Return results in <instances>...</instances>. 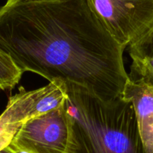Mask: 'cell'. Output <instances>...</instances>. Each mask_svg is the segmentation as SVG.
Masks as SVG:
<instances>
[{
    "instance_id": "6da1fadb",
    "label": "cell",
    "mask_w": 153,
    "mask_h": 153,
    "mask_svg": "<svg viewBox=\"0 0 153 153\" xmlns=\"http://www.w3.org/2000/svg\"><path fill=\"white\" fill-rule=\"evenodd\" d=\"M0 48L23 73L76 84L105 102L122 97L129 79L126 48L86 0H7L0 7Z\"/></svg>"
},
{
    "instance_id": "52a82bcc",
    "label": "cell",
    "mask_w": 153,
    "mask_h": 153,
    "mask_svg": "<svg viewBox=\"0 0 153 153\" xmlns=\"http://www.w3.org/2000/svg\"><path fill=\"white\" fill-rule=\"evenodd\" d=\"M23 72L11 57L0 48V89L11 90L19 83Z\"/></svg>"
},
{
    "instance_id": "3957f363",
    "label": "cell",
    "mask_w": 153,
    "mask_h": 153,
    "mask_svg": "<svg viewBox=\"0 0 153 153\" xmlns=\"http://www.w3.org/2000/svg\"><path fill=\"white\" fill-rule=\"evenodd\" d=\"M111 35L123 47L153 30V0H86Z\"/></svg>"
},
{
    "instance_id": "5b68a950",
    "label": "cell",
    "mask_w": 153,
    "mask_h": 153,
    "mask_svg": "<svg viewBox=\"0 0 153 153\" xmlns=\"http://www.w3.org/2000/svg\"><path fill=\"white\" fill-rule=\"evenodd\" d=\"M59 102V95L51 83L31 91L20 87L0 115V152L11 143L27 120L56 108Z\"/></svg>"
},
{
    "instance_id": "ba28073f",
    "label": "cell",
    "mask_w": 153,
    "mask_h": 153,
    "mask_svg": "<svg viewBox=\"0 0 153 153\" xmlns=\"http://www.w3.org/2000/svg\"><path fill=\"white\" fill-rule=\"evenodd\" d=\"M130 79H140L147 85L153 87V57L140 58L131 56Z\"/></svg>"
},
{
    "instance_id": "30bf717a",
    "label": "cell",
    "mask_w": 153,
    "mask_h": 153,
    "mask_svg": "<svg viewBox=\"0 0 153 153\" xmlns=\"http://www.w3.org/2000/svg\"><path fill=\"white\" fill-rule=\"evenodd\" d=\"M16 1H22V2H43V1H56V0H16Z\"/></svg>"
},
{
    "instance_id": "8fae6325",
    "label": "cell",
    "mask_w": 153,
    "mask_h": 153,
    "mask_svg": "<svg viewBox=\"0 0 153 153\" xmlns=\"http://www.w3.org/2000/svg\"><path fill=\"white\" fill-rule=\"evenodd\" d=\"M0 153H13V152H12L10 150V149H9V148L7 146V147L4 148V149H2V150L0 152Z\"/></svg>"
},
{
    "instance_id": "7a4b0ae2",
    "label": "cell",
    "mask_w": 153,
    "mask_h": 153,
    "mask_svg": "<svg viewBox=\"0 0 153 153\" xmlns=\"http://www.w3.org/2000/svg\"><path fill=\"white\" fill-rule=\"evenodd\" d=\"M65 85L70 121L67 153H146L130 102L123 97L105 102L79 85Z\"/></svg>"
},
{
    "instance_id": "9c48e42d",
    "label": "cell",
    "mask_w": 153,
    "mask_h": 153,
    "mask_svg": "<svg viewBox=\"0 0 153 153\" xmlns=\"http://www.w3.org/2000/svg\"><path fill=\"white\" fill-rule=\"evenodd\" d=\"M130 56L140 58H151L153 57V30L147 35L128 46Z\"/></svg>"
},
{
    "instance_id": "277c9868",
    "label": "cell",
    "mask_w": 153,
    "mask_h": 153,
    "mask_svg": "<svg viewBox=\"0 0 153 153\" xmlns=\"http://www.w3.org/2000/svg\"><path fill=\"white\" fill-rule=\"evenodd\" d=\"M70 121L64 104L27 120L10 144L28 153H67Z\"/></svg>"
},
{
    "instance_id": "8992f818",
    "label": "cell",
    "mask_w": 153,
    "mask_h": 153,
    "mask_svg": "<svg viewBox=\"0 0 153 153\" xmlns=\"http://www.w3.org/2000/svg\"><path fill=\"white\" fill-rule=\"evenodd\" d=\"M123 97L132 104L146 153H153V87L140 79H130Z\"/></svg>"
}]
</instances>
